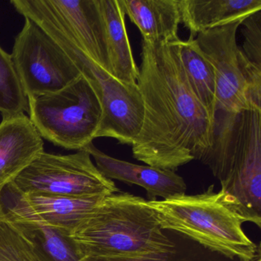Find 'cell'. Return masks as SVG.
I'll return each instance as SVG.
<instances>
[{
  "instance_id": "obj_1",
  "label": "cell",
  "mask_w": 261,
  "mask_h": 261,
  "mask_svg": "<svg viewBox=\"0 0 261 261\" xmlns=\"http://www.w3.org/2000/svg\"><path fill=\"white\" fill-rule=\"evenodd\" d=\"M180 40L158 44L142 41L137 87L144 116L131 146L136 160L173 172L201 159L211 146L215 123L188 82Z\"/></svg>"
},
{
  "instance_id": "obj_2",
  "label": "cell",
  "mask_w": 261,
  "mask_h": 261,
  "mask_svg": "<svg viewBox=\"0 0 261 261\" xmlns=\"http://www.w3.org/2000/svg\"><path fill=\"white\" fill-rule=\"evenodd\" d=\"M71 237L88 261L166 259L175 253L148 201L126 192L105 197Z\"/></svg>"
},
{
  "instance_id": "obj_3",
  "label": "cell",
  "mask_w": 261,
  "mask_h": 261,
  "mask_svg": "<svg viewBox=\"0 0 261 261\" xmlns=\"http://www.w3.org/2000/svg\"><path fill=\"white\" fill-rule=\"evenodd\" d=\"M212 143L199 161L221 183L220 198L261 227V111H218Z\"/></svg>"
},
{
  "instance_id": "obj_4",
  "label": "cell",
  "mask_w": 261,
  "mask_h": 261,
  "mask_svg": "<svg viewBox=\"0 0 261 261\" xmlns=\"http://www.w3.org/2000/svg\"><path fill=\"white\" fill-rule=\"evenodd\" d=\"M19 13L36 22L60 45L92 87L102 110L96 137L114 139L120 144L132 146L140 134L144 116L143 99L137 85L121 83L90 59L45 0L25 1Z\"/></svg>"
},
{
  "instance_id": "obj_5",
  "label": "cell",
  "mask_w": 261,
  "mask_h": 261,
  "mask_svg": "<svg viewBox=\"0 0 261 261\" xmlns=\"http://www.w3.org/2000/svg\"><path fill=\"white\" fill-rule=\"evenodd\" d=\"M212 185L198 195L148 201L163 230L186 235L212 251L230 259L253 261L260 251L244 233V220L224 204Z\"/></svg>"
},
{
  "instance_id": "obj_6",
  "label": "cell",
  "mask_w": 261,
  "mask_h": 261,
  "mask_svg": "<svg viewBox=\"0 0 261 261\" xmlns=\"http://www.w3.org/2000/svg\"><path fill=\"white\" fill-rule=\"evenodd\" d=\"M29 115L42 139L68 150H83L93 140L101 121L100 101L81 74L60 91L28 98Z\"/></svg>"
},
{
  "instance_id": "obj_7",
  "label": "cell",
  "mask_w": 261,
  "mask_h": 261,
  "mask_svg": "<svg viewBox=\"0 0 261 261\" xmlns=\"http://www.w3.org/2000/svg\"><path fill=\"white\" fill-rule=\"evenodd\" d=\"M243 21L212 29L195 37L215 71L216 111H261V68L253 65L238 44Z\"/></svg>"
},
{
  "instance_id": "obj_8",
  "label": "cell",
  "mask_w": 261,
  "mask_h": 261,
  "mask_svg": "<svg viewBox=\"0 0 261 261\" xmlns=\"http://www.w3.org/2000/svg\"><path fill=\"white\" fill-rule=\"evenodd\" d=\"M11 183L23 194L85 197L120 192L99 171L86 150L69 155L43 152Z\"/></svg>"
},
{
  "instance_id": "obj_9",
  "label": "cell",
  "mask_w": 261,
  "mask_h": 261,
  "mask_svg": "<svg viewBox=\"0 0 261 261\" xmlns=\"http://www.w3.org/2000/svg\"><path fill=\"white\" fill-rule=\"evenodd\" d=\"M11 56L28 98L60 91L81 76L60 45L30 18L15 38Z\"/></svg>"
},
{
  "instance_id": "obj_10",
  "label": "cell",
  "mask_w": 261,
  "mask_h": 261,
  "mask_svg": "<svg viewBox=\"0 0 261 261\" xmlns=\"http://www.w3.org/2000/svg\"><path fill=\"white\" fill-rule=\"evenodd\" d=\"M3 218L30 243L39 261H88L71 233L44 222L12 183L0 192Z\"/></svg>"
},
{
  "instance_id": "obj_11",
  "label": "cell",
  "mask_w": 261,
  "mask_h": 261,
  "mask_svg": "<svg viewBox=\"0 0 261 261\" xmlns=\"http://www.w3.org/2000/svg\"><path fill=\"white\" fill-rule=\"evenodd\" d=\"M94 158L96 166L109 179L128 185H137L146 191L148 201H156L186 195L187 186L182 177L175 172L141 166L107 155L91 143L85 149Z\"/></svg>"
},
{
  "instance_id": "obj_12",
  "label": "cell",
  "mask_w": 261,
  "mask_h": 261,
  "mask_svg": "<svg viewBox=\"0 0 261 261\" xmlns=\"http://www.w3.org/2000/svg\"><path fill=\"white\" fill-rule=\"evenodd\" d=\"M44 151V140L25 114L0 123V192Z\"/></svg>"
},
{
  "instance_id": "obj_13",
  "label": "cell",
  "mask_w": 261,
  "mask_h": 261,
  "mask_svg": "<svg viewBox=\"0 0 261 261\" xmlns=\"http://www.w3.org/2000/svg\"><path fill=\"white\" fill-rule=\"evenodd\" d=\"M81 49L108 72L103 22L97 0H45Z\"/></svg>"
},
{
  "instance_id": "obj_14",
  "label": "cell",
  "mask_w": 261,
  "mask_h": 261,
  "mask_svg": "<svg viewBox=\"0 0 261 261\" xmlns=\"http://www.w3.org/2000/svg\"><path fill=\"white\" fill-rule=\"evenodd\" d=\"M103 22L108 73L125 85H137L139 67L126 28V16L119 0H97Z\"/></svg>"
},
{
  "instance_id": "obj_15",
  "label": "cell",
  "mask_w": 261,
  "mask_h": 261,
  "mask_svg": "<svg viewBox=\"0 0 261 261\" xmlns=\"http://www.w3.org/2000/svg\"><path fill=\"white\" fill-rule=\"evenodd\" d=\"M130 22L151 44L179 40L181 24L178 0H119Z\"/></svg>"
},
{
  "instance_id": "obj_16",
  "label": "cell",
  "mask_w": 261,
  "mask_h": 261,
  "mask_svg": "<svg viewBox=\"0 0 261 261\" xmlns=\"http://www.w3.org/2000/svg\"><path fill=\"white\" fill-rule=\"evenodd\" d=\"M181 23L189 36L244 20L261 11V0H178Z\"/></svg>"
},
{
  "instance_id": "obj_17",
  "label": "cell",
  "mask_w": 261,
  "mask_h": 261,
  "mask_svg": "<svg viewBox=\"0 0 261 261\" xmlns=\"http://www.w3.org/2000/svg\"><path fill=\"white\" fill-rule=\"evenodd\" d=\"M21 194L29 207L42 221L71 233L108 196L100 195L75 197L22 192Z\"/></svg>"
},
{
  "instance_id": "obj_18",
  "label": "cell",
  "mask_w": 261,
  "mask_h": 261,
  "mask_svg": "<svg viewBox=\"0 0 261 261\" xmlns=\"http://www.w3.org/2000/svg\"><path fill=\"white\" fill-rule=\"evenodd\" d=\"M179 48L183 69L192 91L211 117L216 118V82L213 67L193 36H189L187 40L181 39Z\"/></svg>"
},
{
  "instance_id": "obj_19",
  "label": "cell",
  "mask_w": 261,
  "mask_h": 261,
  "mask_svg": "<svg viewBox=\"0 0 261 261\" xmlns=\"http://www.w3.org/2000/svg\"><path fill=\"white\" fill-rule=\"evenodd\" d=\"M28 111V97L22 88L11 54L0 46V114L3 118H7Z\"/></svg>"
},
{
  "instance_id": "obj_20",
  "label": "cell",
  "mask_w": 261,
  "mask_h": 261,
  "mask_svg": "<svg viewBox=\"0 0 261 261\" xmlns=\"http://www.w3.org/2000/svg\"><path fill=\"white\" fill-rule=\"evenodd\" d=\"M0 261H39L30 243L3 217L0 220Z\"/></svg>"
},
{
  "instance_id": "obj_21",
  "label": "cell",
  "mask_w": 261,
  "mask_h": 261,
  "mask_svg": "<svg viewBox=\"0 0 261 261\" xmlns=\"http://www.w3.org/2000/svg\"><path fill=\"white\" fill-rule=\"evenodd\" d=\"M244 36L242 50L247 59L261 68V11L243 21Z\"/></svg>"
},
{
  "instance_id": "obj_22",
  "label": "cell",
  "mask_w": 261,
  "mask_h": 261,
  "mask_svg": "<svg viewBox=\"0 0 261 261\" xmlns=\"http://www.w3.org/2000/svg\"><path fill=\"white\" fill-rule=\"evenodd\" d=\"M94 261H169L166 259H100V260Z\"/></svg>"
},
{
  "instance_id": "obj_23",
  "label": "cell",
  "mask_w": 261,
  "mask_h": 261,
  "mask_svg": "<svg viewBox=\"0 0 261 261\" xmlns=\"http://www.w3.org/2000/svg\"><path fill=\"white\" fill-rule=\"evenodd\" d=\"M2 215H3L2 205H1V202H0V220H1V218H2Z\"/></svg>"
}]
</instances>
